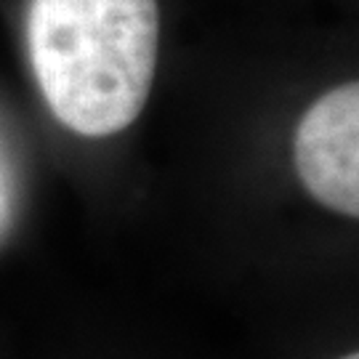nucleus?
Segmentation results:
<instances>
[{"label":"nucleus","instance_id":"obj_1","mask_svg":"<svg viewBox=\"0 0 359 359\" xmlns=\"http://www.w3.org/2000/svg\"><path fill=\"white\" fill-rule=\"evenodd\" d=\"M29 59L53 117L88 139L126 130L152 93L157 0H32Z\"/></svg>","mask_w":359,"mask_h":359},{"label":"nucleus","instance_id":"obj_3","mask_svg":"<svg viewBox=\"0 0 359 359\" xmlns=\"http://www.w3.org/2000/svg\"><path fill=\"white\" fill-rule=\"evenodd\" d=\"M338 359H359L357 351H351V354H344V357H338Z\"/></svg>","mask_w":359,"mask_h":359},{"label":"nucleus","instance_id":"obj_2","mask_svg":"<svg viewBox=\"0 0 359 359\" xmlns=\"http://www.w3.org/2000/svg\"><path fill=\"white\" fill-rule=\"evenodd\" d=\"M298 179L335 213L359 216V86L322 93L301 117L293 142Z\"/></svg>","mask_w":359,"mask_h":359}]
</instances>
